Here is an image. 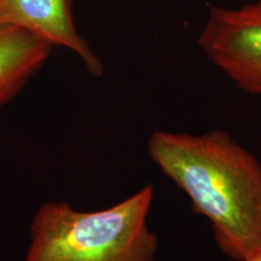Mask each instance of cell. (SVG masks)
I'll use <instances>...</instances> for the list:
<instances>
[{
    "instance_id": "1",
    "label": "cell",
    "mask_w": 261,
    "mask_h": 261,
    "mask_svg": "<svg viewBox=\"0 0 261 261\" xmlns=\"http://www.w3.org/2000/svg\"><path fill=\"white\" fill-rule=\"evenodd\" d=\"M148 154L208 219L225 255L248 261L261 253V165L227 132L156 130Z\"/></svg>"
},
{
    "instance_id": "2",
    "label": "cell",
    "mask_w": 261,
    "mask_h": 261,
    "mask_svg": "<svg viewBox=\"0 0 261 261\" xmlns=\"http://www.w3.org/2000/svg\"><path fill=\"white\" fill-rule=\"evenodd\" d=\"M152 201L148 184L99 211L47 202L32 220L25 261H155L159 238L148 225Z\"/></svg>"
},
{
    "instance_id": "3",
    "label": "cell",
    "mask_w": 261,
    "mask_h": 261,
    "mask_svg": "<svg viewBox=\"0 0 261 261\" xmlns=\"http://www.w3.org/2000/svg\"><path fill=\"white\" fill-rule=\"evenodd\" d=\"M197 44L237 89L261 96V0L237 8L208 6Z\"/></svg>"
},
{
    "instance_id": "4",
    "label": "cell",
    "mask_w": 261,
    "mask_h": 261,
    "mask_svg": "<svg viewBox=\"0 0 261 261\" xmlns=\"http://www.w3.org/2000/svg\"><path fill=\"white\" fill-rule=\"evenodd\" d=\"M0 24L25 29L71 51L93 76L104 73L102 60L77 31L73 0H0Z\"/></svg>"
},
{
    "instance_id": "5",
    "label": "cell",
    "mask_w": 261,
    "mask_h": 261,
    "mask_svg": "<svg viewBox=\"0 0 261 261\" xmlns=\"http://www.w3.org/2000/svg\"><path fill=\"white\" fill-rule=\"evenodd\" d=\"M54 47L25 29L0 24V109L44 67Z\"/></svg>"
},
{
    "instance_id": "6",
    "label": "cell",
    "mask_w": 261,
    "mask_h": 261,
    "mask_svg": "<svg viewBox=\"0 0 261 261\" xmlns=\"http://www.w3.org/2000/svg\"><path fill=\"white\" fill-rule=\"evenodd\" d=\"M248 261H261V253H259V254H257V255L252 257V259L248 260Z\"/></svg>"
}]
</instances>
